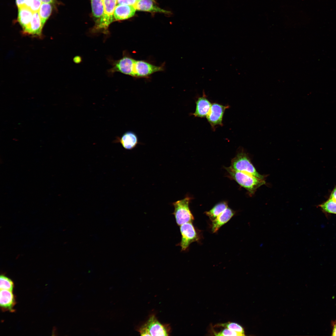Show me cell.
Instances as JSON below:
<instances>
[{"label": "cell", "mask_w": 336, "mask_h": 336, "mask_svg": "<svg viewBox=\"0 0 336 336\" xmlns=\"http://www.w3.org/2000/svg\"><path fill=\"white\" fill-rule=\"evenodd\" d=\"M110 61L112 67L108 72L111 74L118 72L135 78H147L155 72L164 70L162 65L156 66L145 60L135 59L125 51L123 52L121 58Z\"/></svg>", "instance_id": "cell-1"}, {"label": "cell", "mask_w": 336, "mask_h": 336, "mask_svg": "<svg viewBox=\"0 0 336 336\" xmlns=\"http://www.w3.org/2000/svg\"><path fill=\"white\" fill-rule=\"evenodd\" d=\"M230 177L242 187L245 188L252 195L257 189L265 184L264 179H262L245 172L236 170L231 166L226 168Z\"/></svg>", "instance_id": "cell-2"}, {"label": "cell", "mask_w": 336, "mask_h": 336, "mask_svg": "<svg viewBox=\"0 0 336 336\" xmlns=\"http://www.w3.org/2000/svg\"><path fill=\"white\" fill-rule=\"evenodd\" d=\"M117 4V0H104V11L100 18L95 22L91 31L93 33H108L110 25L114 20V12Z\"/></svg>", "instance_id": "cell-3"}, {"label": "cell", "mask_w": 336, "mask_h": 336, "mask_svg": "<svg viewBox=\"0 0 336 336\" xmlns=\"http://www.w3.org/2000/svg\"><path fill=\"white\" fill-rule=\"evenodd\" d=\"M191 198L188 196L172 203L174 211L172 213L174 215L176 222L178 226L192 222L194 217L189 206Z\"/></svg>", "instance_id": "cell-4"}, {"label": "cell", "mask_w": 336, "mask_h": 336, "mask_svg": "<svg viewBox=\"0 0 336 336\" xmlns=\"http://www.w3.org/2000/svg\"><path fill=\"white\" fill-rule=\"evenodd\" d=\"M231 167L234 170L245 172L258 178L264 179V176L259 174L251 163L247 154L242 151L231 161Z\"/></svg>", "instance_id": "cell-5"}, {"label": "cell", "mask_w": 336, "mask_h": 336, "mask_svg": "<svg viewBox=\"0 0 336 336\" xmlns=\"http://www.w3.org/2000/svg\"><path fill=\"white\" fill-rule=\"evenodd\" d=\"M180 230L181 235V240L177 245L180 246L182 251H185L188 249L191 243L197 241L199 237L191 222L180 225Z\"/></svg>", "instance_id": "cell-6"}, {"label": "cell", "mask_w": 336, "mask_h": 336, "mask_svg": "<svg viewBox=\"0 0 336 336\" xmlns=\"http://www.w3.org/2000/svg\"><path fill=\"white\" fill-rule=\"evenodd\" d=\"M144 324L150 336H168L170 332L169 324H161L154 314L151 315Z\"/></svg>", "instance_id": "cell-7"}, {"label": "cell", "mask_w": 336, "mask_h": 336, "mask_svg": "<svg viewBox=\"0 0 336 336\" xmlns=\"http://www.w3.org/2000/svg\"><path fill=\"white\" fill-rule=\"evenodd\" d=\"M229 107L228 105L224 106L216 103L212 104L206 118L213 129L217 126L222 125V119L225 111Z\"/></svg>", "instance_id": "cell-8"}, {"label": "cell", "mask_w": 336, "mask_h": 336, "mask_svg": "<svg viewBox=\"0 0 336 336\" xmlns=\"http://www.w3.org/2000/svg\"><path fill=\"white\" fill-rule=\"evenodd\" d=\"M202 96L199 97L196 101V109L192 115L195 117H206L210 110L212 104L207 98L204 91Z\"/></svg>", "instance_id": "cell-9"}, {"label": "cell", "mask_w": 336, "mask_h": 336, "mask_svg": "<svg viewBox=\"0 0 336 336\" xmlns=\"http://www.w3.org/2000/svg\"><path fill=\"white\" fill-rule=\"evenodd\" d=\"M114 142L119 143L126 150H132L139 143L136 134L131 131L126 132L121 137H117Z\"/></svg>", "instance_id": "cell-10"}, {"label": "cell", "mask_w": 336, "mask_h": 336, "mask_svg": "<svg viewBox=\"0 0 336 336\" xmlns=\"http://www.w3.org/2000/svg\"><path fill=\"white\" fill-rule=\"evenodd\" d=\"M136 10L166 14L170 12L158 7L155 0H138L135 6Z\"/></svg>", "instance_id": "cell-11"}, {"label": "cell", "mask_w": 336, "mask_h": 336, "mask_svg": "<svg viewBox=\"0 0 336 336\" xmlns=\"http://www.w3.org/2000/svg\"><path fill=\"white\" fill-rule=\"evenodd\" d=\"M18 20L22 26L23 32L28 34L33 12L28 7L18 8Z\"/></svg>", "instance_id": "cell-12"}, {"label": "cell", "mask_w": 336, "mask_h": 336, "mask_svg": "<svg viewBox=\"0 0 336 336\" xmlns=\"http://www.w3.org/2000/svg\"><path fill=\"white\" fill-rule=\"evenodd\" d=\"M136 10L134 6L117 4L114 12V19L120 21L130 18L134 15Z\"/></svg>", "instance_id": "cell-13"}, {"label": "cell", "mask_w": 336, "mask_h": 336, "mask_svg": "<svg viewBox=\"0 0 336 336\" xmlns=\"http://www.w3.org/2000/svg\"><path fill=\"white\" fill-rule=\"evenodd\" d=\"M235 212L232 209L227 208L216 218L212 220V231L217 232L223 225L227 223L234 215Z\"/></svg>", "instance_id": "cell-14"}, {"label": "cell", "mask_w": 336, "mask_h": 336, "mask_svg": "<svg viewBox=\"0 0 336 336\" xmlns=\"http://www.w3.org/2000/svg\"><path fill=\"white\" fill-rule=\"evenodd\" d=\"M15 304V297L12 291L1 289L0 292V305L2 310L12 312Z\"/></svg>", "instance_id": "cell-15"}, {"label": "cell", "mask_w": 336, "mask_h": 336, "mask_svg": "<svg viewBox=\"0 0 336 336\" xmlns=\"http://www.w3.org/2000/svg\"><path fill=\"white\" fill-rule=\"evenodd\" d=\"M43 26L39 12H34L27 34L40 37Z\"/></svg>", "instance_id": "cell-16"}, {"label": "cell", "mask_w": 336, "mask_h": 336, "mask_svg": "<svg viewBox=\"0 0 336 336\" xmlns=\"http://www.w3.org/2000/svg\"><path fill=\"white\" fill-rule=\"evenodd\" d=\"M227 208V203L226 202H221L216 204L210 210L206 212L205 213L212 221L216 218Z\"/></svg>", "instance_id": "cell-17"}, {"label": "cell", "mask_w": 336, "mask_h": 336, "mask_svg": "<svg viewBox=\"0 0 336 336\" xmlns=\"http://www.w3.org/2000/svg\"><path fill=\"white\" fill-rule=\"evenodd\" d=\"M92 15L98 20L101 16L104 11V0H91Z\"/></svg>", "instance_id": "cell-18"}, {"label": "cell", "mask_w": 336, "mask_h": 336, "mask_svg": "<svg viewBox=\"0 0 336 336\" xmlns=\"http://www.w3.org/2000/svg\"><path fill=\"white\" fill-rule=\"evenodd\" d=\"M52 11V7L50 3H42L38 12L43 26L50 16Z\"/></svg>", "instance_id": "cell-19"}, {"label": "cell", "mask_w": 336, "mask_h": 336, "mask_svg": "<svg viewBox=\"0 0 336 336\" xmlns=\"http://www.w3.org/2000/svg\"><path fill=\"white\" fill-rule=\"evenodd\" d=\"M320 207L327 212L336 214V201L330 198L321 204Z\"/></svg>", "instance_id": "cell-20"}, {"label": "cell", "mask_w": 336, "mask_h": 336, "mask_svg": "<svg viewBox=\"0 0 336 336\" xmlns=\"http://www.w3.org/2000/svg\"><path fill=\"white\" fill-rule=\"evenodd\" d=\"M13 287V283L10 279L3 275H0V288L1 290H6L12 291Z\"/></svg>", "instance_id": "cell-21"}, {"label": "cell", "mask_w": 336, "mask_h": 336, "mask_svg": "<svg viewBox=\"0 0 336 336\" xmlns=\"http://www.w3.org/2000/svg\"><path fill=\"white\" fill-rule=\"evenodd\" d=\"M220 326L225 327L226 328L241 334L242 336L245 335L243 327L239 324L235 322H229L226 324H221Z\"/></svg>", "instance_id": "cell-22"}, {"label": "cell", "mask_w": 336, "mask_h": 336, "mask_svg": "<svg viewBox=\"0 0 336 336\" xmlns=\"http://www.w3.org/2000/svg\"><path fill=\"white\" fill-rule=\"evenodd\" d=\"M217 336H242V334L235 331L231 330L227 328L223 329L219 332L215 334Z\"/></svg>", "instance_id": "cell-23"}, {"label": "cell", "mask_w": 336, "mask_h": 336, "mask_svg": "<svg viewBox=\"0 0 336 336\" xmlns=\"http://www.w3.org/2000/svg\"><path fill=\"white\" fill-rule=\"evenodd\" d=\"M41 3L40 0H31L29 8L33 13L38 12Z\"/></svg>", "instance_id": "cell-24"}, {"label": "cell", "mask_w": 336, "mask_h": 336, "mask_svg": "<svg viewBox=\"0 0 336 336\" xmlns=\"http://www.w3.org/2000/svg\"><path fill=\"white\" fill-rule=\"evenodd\" d=\"M31 0H16V3L18 8L27 7L29 8Z\"/></svg>", "instance_id": "cell-25"}, {"label": "cell", "mask_w": 336, "mask_h": 336, "mask_svg": "<svg viewBox=\"0 0 336 336\" xmlns=\"http://www.w3.org/2000/svg\"><path fill=\"white\" fill-rule=\"evenodd\" d=\"M138 1V0H117V4L135 7Z\"/></svg>", "instance_id": "cell-26"}, {"label": "cell", "mask_w": 336, "mask_h": 336, "mask_svg": "<svg viewBox=\"0 0 336 336\" xmlns=\"http://www.w3.org/2000/svg\"><path fill=\"white\" fill-rule=\"evenodd\" d=\"M330 198L336 201V187L332 191Z\"/></svg>", "instance_id": "cell-27"}, {"label": "cell", "mask_w": 336, "mask_h": 336, "mask_svg": "<svg viewBox=\"0 0 336 336\" xmlns=\"http://www.w3.org/2000/svg\"><path fill=\"white\" fill-rule=\"evenodd\" d=\"M81 60V58L79 56H76L75 57L73 58V61L74 62L76 63H80Z\"/></svg>", "instance_id": "cell-28"}, {"label": "cell", "mask_w": 336, "mask_h": 336, "mask_svg": "<svg viewBox=\"0 0 336 336\" xmlns=\"http://www.w3.org/2000/svg\"><path fill=\"white\" fill-rule=\"evenodd\" d=\"M332 336H336V321L334 324Z\"/></svg>", "instance_id": "cell-29"}, {"label": "cell", "mask_w": 336, "mask_h": 336, "mask_svg": "<svg viewBox=\"0 0 336 336\" xmlns=\"http://www.w3.org/2000/svg\"><path fill=\"white\" fill-rule=\"evenodd\" d=\"M42 3H51L53 2L54 0H40Z\"/></svg>", "instance_id": "cell-30"}, {"label": "cell", "mask_w": 336, "mask_h": 336, "mask_svg": "<svg viewBox=\"0 0 336 336\" xmlns=\"http://www.w3.org/2000/svg\"></svg>", "instance_id": "cell-31"}]
</instances>
